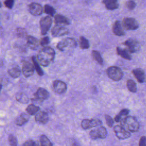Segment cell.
<instances>
[{"instance_id": "4316f807", "label": "cell", "mask_w": 146, "mask_h": 146, "mask_svg": "<svg viewBox=\"0 0 146 146\" xmlns=\"http://www.w3.org/2000/svg\"><path fill=\"white\" fill-rule=\"evenodd\" d=\"M127 87L128 90L132 92H136L137 91L136 84L135 82L132 79H129L127 80Z\"/></svg>"}, {"instance_id": "ab89813d", "label": "cell", "mask_w": 146, "mask_h": 146, "mask_svg": "<svg viewBox=\"0 0 146 146\" xmlns=\"http://www.w3.org/2000/svg\"><path fill=\"white\" fill-rule=\"evenodd\" d=\"M129 111L128 109H123L119 112V115L123 118H125L127 116V115L129 113Z\"/></svg>"}, {"instance_id": "52a82bcc", "label": "cell", "mask_w": 146, "mask_h": 146, "mask_svg": "<svg viewBox=\"0 0 146 146\" xmlns=\"http://www.w3.org/2000/svg\"><path fill=\"white\" fill-rule=\"evenodd\" d=\"M90 135L92 139H104L107 135V131L104 127H100L91 130Z\"/></svg>"}, {"instance_id": "5bb4252c", "label": "cell", "mask_w": 146, "mask_h": 146, "mask_svg": "<svg viewBox=\"0 0 146 146\" xmlns=\"http://www.w3.org/2000/svg\"><path fill=\"white\" fill-rule=\"evenodd\" d=\"M34 67L32 63H30L29 62H25L22 67V72L23 75L27 78L32 75L34 73Z\"/></svg>"}, {"instance_id": "8fae6325", "label": "cell", "mask_w": 146, "mask_h": 146, "mask_svg": "<svg viewBox=\"0 0 146 146\" xmlns=\"http://www.w3.org/2000/svg\"><path fill=\"white\" fill-rule=\"evenodd\" d=\"M68 33V29L62 26L59 25H56L51 30V34L53 36L55 37H59L65 35H67Z\"/></svg>"}, {"instance_id": "7c38bea8", "label": "cell", "mask_w": 146, "mask_h": 146, "mask_svg": "<svg viewBox=\"0 0 146 146\" xmlns=\"http://www.w3.org/2000/svg\"><path fill=\"white\" fill-rule=\"evenodd\" d=\"M102 124V121L98 119H92L91 120L84 119L81 123V126L83 129H87L92 127H96Z\"/></svg>"}, {"instance_id": "e0dca14e", "label": "cell", "mask_w": 146, "mask_h": 146, "mask_svg": "<svg viewBox=\"0 0 146 146\" xmlns=\"http://www.w3.org/2000/svg\"><path fill=\"white\" fill-rule=\"evenodd\" d=\"M29 11L33 15H39L42 13V7L39 3H32L29 5Z\"/></svg>"}, {"instance_id": "ee69618b", "label": "cell", "mask_w": 146, "mask_h": 146, "mask_svg": "<svg viewBox=\"0 0 146 146\" xmlns=\"http://www.w3.org/2000/svg\"><path fill=\"white\" fill-rule=\"evenodd\" d=\"M1 2H0V7H1Z\"/></svg>"}, {"instance_id": "484cf974", "label": "cell", "mask_w": 146, "mask_h": 146, "mask_svg": "<svg viewBox=\"0 0 146 146\" xmlns=\"http://www.w3.org/2000/svg\"><path fill=\"white\" fill-rule=\"evenodd\" d=\"M8 72H9V75L14 78H18V76H19V75L21 74L20 69L17 67H14L11 68H10L8 70Z\"/></svg>"}, {"instance_id": "f546056e", "label": "cell", "mask_w": 146, "mask_h": 146, "mask_svg": "<svg viewBox=\"0 0 146 146\" xmlns=\"http://www.w3.org/2000/svg\"><path fill=\"white\" fill-rule=\"evenodd\" d=\"M79 46L82 49H87L90 46L88 40L85 37L82 36H80L79 39Z\"/></svg>"}, {"instance_id": "ac0fdd59", "label": "cell", "mask_w": 146, "mask_h": 146, "mask_svg": "<svg viewBox=\"0 0 146 146\" xmlns=\"http://www.w3.org/2000/svg\"><path fill=\"white\" fill-rule=\"evenodd\" d=\"M35 120L36 122L41 123V124H45L48 120V116L47 112L44 111H38L35 116Z\"/></svg>"}, {"instance_id": "5b68a950", "label": "cell", "mask_w": 146, "mask_h": 146, "mask_svg": "<svg viewBox=\"0 0 146 146\" xmlns=\"http://www.w3.org/2000/svg\"><path fill=\"white\" fill-rule=\"evenodd\" d=\"M48 97L49 93L46 89L43 88H39L34 94V98L31 99V100L34 103L40 104L42 102L47 99Z\"/></svg>"}, {"instance_id": "7a4b0ae2", "label": "cell", "mask_w": 146, "mask_h": 146, "mask_svg": "<svg viewBox=\"0 0 146 146\" xmlns=\"http://www.w3.org/2000/svg\"><path fill=\"white\" fill-rule=\"evenodd\" d=\"M120 123L121 126L129 132H137L139 129V123L133 116H126Z\"/></svg>"}, {"instance_id": "7bdbcfd3", "label": "cell", "mask_w": 146, "mask_h": 146, "mask_svg": "<svg viewBox=\"0 0 146 146\" xmlns=\"http://www.w3.org/2000/svg\"><path fill=\"white\" fill-rule=\"evenodd\" d=\"M1 88H2V86H1V84H0V92H1Z\"/></svg>"}, {"instance_id": "603a6c76", "label": "cell", "mask_w": 146, "mask_h": 146, "mask_svg": "<svg viewBox=\"0 0 146 146\" xmlns=\"http://www.w3.org/2000/svg\"><path fill=\"white\" fill-rule=\"evenodd\" d=\"M26 40L28 46L32 49H35L37 47L38 44V41L36 38L32 36H26Z\"/></svg>"}, {"instance_id": "d6986e66", "label": "cell", "mask_w": 146, "mask_h": 146, "mask_svg": "<svg viewBox=\"0 0 146 146\" xmlns=\"http://www.w3.org/2000/svg\"><path fill=\"white\" fill-rule=\"evenodd\" d=\"M102 2L106 8L110 10H115L119 7L117 0H103Z\"/></svg>"}, {"instance_id": "44dd1931", "label": "cell", "mask_w": 146, "mask_h": 146, "mask_svg": "<svg viewBox=\"0 0 146 146\" xmlns=\"http://www.w3.org/2000/svg\"><path fill=\"white\" fill-rule=\"evenodd\" d=\"M55 23H56V25H69L70 23L69 19L62 15H60V14H57L55 16Z\"/></svg>"}, {"instance_id": "d4e9b609", "label": "cell", "mask_w": 146, "mask_h": 146, "mask_svg": "<svg viewBox=\"0 0 146 146\" xmlns=\"http://www.w3.org/2000/svg\"><path fill=\"white\" fill-rule=\"evenodd\" d=\"M39 107L35 105L34 104H31L27 106L26 108V112L28 114L31 115H35L38 111H39Z\"/></svg>"}, {"instance_id": "2e32d148", "label": "cell", "mask_w": 146, "mask_h": 146, "mask_svg": "<svg viewBox=\"0 0 146 146\" xmlns=\"http://www.w3.org/2000/svg\"><path fill=\"white\" fill-rule=\"evenodd\" d=\"M132 74L139 83H143L145 81V74L142 69L135 68L132 70Z\"/></svg>"}, {"instance_id": "cb8c5ba5", "label": "cell", "mask_w": 146, "mask_h": 146, "mask_svg": "<svg viewBox=\"0 0 146 146\" xmlns=\"http://www.w3.org/2000/svg\"><path fill=\"white\" fill-rule=\"evenodd\" d=\"M16 100L21 103L27 104L29 102L28 96L23 92H18L15 95Z\"/></svg>"}, {"instance_id": "30bf717a", "label": "cell", "mask_w": 146, "mask_h": 146, "mask_svg": "<svg viewBox=\"0 0 146 146\" xmlns=\"http://www.w3.org/2000/svg\"><path fill=\"white\" fill-rule=\"evenodd\" d=\"M124 44L130 53L135 52L139 50V43L136 39H128L124 42Z\"/></svg>"}, {"instance_id": "8992f818", "label": "cell", "mask_w": 146, "mask_h": 146, "mask_svg": "<svg viewBox=\"0 0 146 146\" xmlns=\"http://www.w3.org/2000/svg\"><path fill=\"white\" fill-rule=\"evenodd\" d=\"M121 24L124 29L128 30H135L139 27L138 22L133 18L127 17L124 18Z\"/></svg>"}, {"instance_id": "d590c367", "label": "cell", "mask_w": 146, "mask_h": 146, "mask_svg": "<svg viewBox=\"0 0 146 146\" xmlns=\"http://www.w3.org/2000/svg\"><path fill=\"white\" fill-rule=\"evenodd\" d=\"M126 7L129 9V10H133L135 7H136V3L132 1V0H129L126 3Z\"/></svg>"}, {"instance_id": "b9f144b4", "label": "cell", "mask_w": 146, "mask_h": 146, "mask_svg": "<svg viewBox=\"0 0 146 146\" xmlns=\"http://www.w3.org/2000/svg\"><path fill=\"white\" fill-rule=\"evenodd\" d=\"M139 146H146V137L142 136L140 139Z\"/></svg>"}, {"instance_id": "f1b7e54d", "label": "cell", "mask_w": 146, "mask_h": 146, "mask_svg": "<svg viewBox=\"0 0 146 146\" xmlns=\"http://www.w3.org/2000/svg\"><path fill=\"white\" fill-rule=\"evenodd\" d=\"M40 146H52V144L46 135H42L40 137Z\"/></svg>"}, {"instance_id": "277c9868", "label": "cell", "mask_w": 146, "mask_h": 146, "mask_svg": "<svg viewBox=\"0 0 146 146\" xmlns=\"http://www.w3.org/2000/svg\"><path fill=\"white\" fill-rule=\"evenodd\" d=\"M76 46V42L73 38H67L60 40L57 44L56 47L61 51H65L68 47L74 48Z\"/></svg>"}, {"instance_id": "3957f363", "label": "cell", "mask_w": 146, "mask_h": 146, "mask_svg": "<svg viewBox=\"0 0 146 146\" xmlns=\"http://www.w3.org/2000/svg\"><path fill=\"white\" fill-rule=\"evenodd\" d=\"M107 74L108 77L113 80L119 81L123 76V73L121 70L117 67L112 66L107 70Z\"/></svg>"}, {"instance_id": "7402d4cb", "label": "cell", "mask_w": 146, "mask_h": 146, "mask_svg": "<svg viewBox=\"0 0 146 146\" xmlns=\"http://www.w3.org/2000/svg\"><path fill=\"white\" fill-rule=\"evenodd\" d=\"M116 51L117 54L122 57L123 58L127 59V60H131V55L128 51V50L127 49H123L121 48H120L117 47L116 48Z\"/></svg>"}, {"instance_id": "60d3db41", "label": "cell", "mask_w": 146, "mask_h": 146, "mask_svg": "<svg viewBox=\"0 0 146 146\" xmlns=\"http://www.w3.org/2000/svg\"><path fill=\"white\" fill-rule=\"evenodd\" d=\"M17 35L19 36H23L26 35V31L25 30V29H21V28H19V29H18L17 30Z\"/></svg>"}, {"instance_id": "4fadbf2b", "label": "cell", "mask_w": 146, "mask_h": 146, "mask_svg": "<svg viewBox=\"0 0 146 146\" xmlns=\"http://www.w3.org/2000/svg\"><path fill=\"white\" fill-rule=\"evenodd\" d=\"M52 88L54 92L58 94H62L64 93L67 90L66 83L60 80H56L53 82Z\"/></svg>"}, {"instance_id": "836d02e7", "label": "cell", "mask_w": 146, "mask_h": 146, "mask_svg": "<svg viewBox=\"0 0 146 146\" xmlns=\"http://www.w3.org/2000/svg\"><path fill=\"white\" fill-rule=\"evenodd\" d=\"M66 146H80V145L75 139H69L66 141Z\"/></svg>"}, {"instance_id": "ba28073f", "label": "cell", "mask_w": 146, "mask_h": 146, "mask_svg": "<svg viewBox=\"0 0 146 146\" xmlns=\"http://www.w3.org/2000/svg\"><path fill=\"white\" fill-rule=\"evenodd\" d=\"M52 24V19L50 16L43 17L40 21V27L41 33L43 35L46 34L49 30Z\"/></svg>"}, {"instance_id": "ffe728a7", "label": "cell", "mask_w": 146, "mask_h": 146, "mask_svg": "<svg viewBox=\"0 0 146 146\" xmlns=\"http://www.w3.org/2000/svg\"><path fill=\"white\" fill-rule=\"evenodd\" d=\"M29 116L28 114L23 113L18 116L15 120V124L18 126H22L29 121Z\"/></svg>"}, {"instance_id": "1f68e13d", "label": "cell", "mask_w": 146, "mask_h": 146, "mask_svg": "<svg viewBox=\"0 0 146 146\" xmlns=\"http://www.w3.org/2000/svg\"><path fill=\"white\" fill-rule=\"evenodd\" d=\"M32 60H33V62L34 67V68H35V70H36L37 73H38V74H39V75H40V76L43 75V72L42 70L41 69V68L39 67V64H38V62L36 61V59H35L34 57H33V58H32Z\"/></svg>"}, {"instance_id": "9a60e30c", "label": "cell", "mask_w": 146, "mask_h": 146, "mask_svg": "<svg viewBox=\"0 0 146 146\" xmlns=\"http://www.w3.org/2000/svg\"><path fill=\"white\" fill-rule=\"evenodd\" d=\"M112 31L117 36H123L125 34L121 23L119 21H116L112 26Z\"/></svg>"}, {"instance_id": "e575fe53", "label": "cell", "mask_w": 146, "mask_h": 146, "mask_svg": "<svg viewBox=\"0 0 146 146\" xmlns=\"http://www.w3.org/2000/svg\"><path fill=\"white\" fill-rule=\"evenodd\" d=\"M22 146H39L38 143L33 140H29L25 141Z\"/></svg>"}, {"instance_id": "9c48e42d", "label": "cell", "mask_w": 146, "mask_h": 146, "mask_svg": "<svg viewBox=\"0 0 146 146\" xmlns=\"http://www.w3.org/2000/svg\"><path fill=\"white\" fill-rule=\"evenodd\" d=\"M113 131L116 136L119 139H125L131 136L130 132L124 129L121 125H116L113 128Z\"/></svg>"}, {"instance_id": "6da1fadb", "label": "cell", "mask_w": 146, "mask_h": 146, "mask_svg": "<svg viewBox=\"0 0 146 146\" xmlns=\"http://www.w3.org/2000/svg\"><path fill=\"white\" fill-rule=\"evenodd\" d=\"M55 51L50 47H44L40 50L37 55V60L43 66H47L54 60Z\"/></svg>"}, {"instance_id": "4dcf8cb0", "label": "cell", "mask_w": 146, "mask_h": 146, "mask_svg": "<svg viewBox=\"0 0 146 146\" xmlns=\"http://www.w3.org/2000/svg\"><path fill=\"white\" fill-rule=\"evenodd\" d=\"M44 13L46 14L51 17L54 16L55 13V10L52 6L48 5H46L44 6Z\"/></svg>"}, {"instance_id": "83f0119b", "label": "cell", "mask_w": 146, "mask_h": 146, "mask_svg": "<svg viewBox=\"0 0 146 146\" xmlns=\"http://www.w3.org/2000/svg\"><path fill=\"white\" fill-rule=\"evenodd\" d=\"M92 56L94 58V59L99 64L102 65L103 64V58H102V56L100 54L95 50H94L92 51Z\"/></svg>"}, {"instance_id": "8d00e7d4", "label": "cell", "mask_w": 146, "mask_h": 146, "mask_svg": "<svg viewBox=\"0 0 146 146\" xmlns=\"http://www.w3.org/2000/svg\"><path fill=\"white\" fill-rule=\"evenodd\" d=\"M105 118H106V121L107 125L110 127H112L113 125V119H112V117L110 116L106 115L105 116Z\"/></svg>"}, {"instance_id": "f35d334b", "label": "cell", "mask_w": 146, "mask_h": 146, "mask_svg": "<svg viewBox=\"0 0 146 146\" xmlns=\"http://www.w3.org/2000/svg\"><path fill=\"white\" fill-rule=\"evenodd\" d=\"M14 0H6L4 2V4L5 6L9 9H11L14 5Z\"/></svg>"}, {"instance_id": "d6a6232c", "label": "cell", "mask_w": 146, "mask_h": 146, "mask_svg": "<svg viewBox=\"0 0 146 146\" xmlns=\"http://www.w3.org/2000/svg\"><path fill=\"white\" fill-rule=\"evenodd\" d=\"M9 144L11 146H17L18 141L16 137L13 135H10L8 137Z\"/></svg>"}, {"instance_id": "74e56055", "label": "cell", "mask_w": 146, "mask_h": 146, "mask_svg": "<svg viewBox=\"0 0 146 146\" xmlns=\"http://www.w3.org/2000/svg\"><path fill=\"white\" fill-rule=\"evenodd\" d=\"M50 42V39L48 36H45L44 38H42L40 40V44L42 46H45L47 45Z\"/></svg>"}]
</instances>
